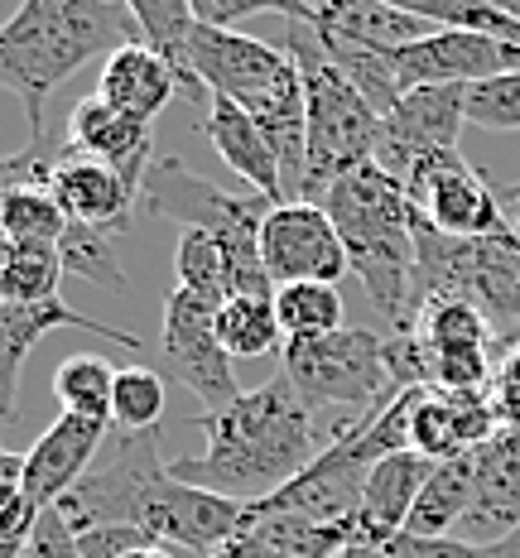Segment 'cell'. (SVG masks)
I'll list each match as a JSON object with an SVG mask.
<instances>
[{
	"mask_svg": "<svg viewBox=\"0 0 520 558\" xmlns=\"http://www.w3.org/2000/svg\"><path fill=\"white\" fill-rule=\"evenodd\" d=\"M207 145L217 149L227 169H237V179H246L256 193L285 203V173L280 159H275V145L265 140V131L256 125V116L241 111L237 101L227 97H207V121H203Z\"/></svg>",
	"mask_w": 520,
	"mask_h": 558,
	"instance_id": "obj_22",
	"label": "cell"
},
{
	"mask_svg": "<svg viewBox=\"0 0 520 558\" xmlns=\"http://www.w3.org/2000/svg\"><path fill=\"white\" fill-rule=\"evenodd\" d=\"M386 549H390V558H482L477 544L458 539V534L430 539V534H410V530H400V534H390V539H386Z\"/></svg>",
	"mask_w": 520,
	"mask_h": 558,
	"instance_id": "obj_39",
	"label": "cell"
},
{
	"mask_svg": "<svg viewBox=\"0 0 520 558\" xmlns=\"http://www.w3.org/2000/svg\"><path fill=\"white\" fill-rule=\"evenodd\" d=\"M482 558H520V525L506 534V539H496V544H477Z\"/></svg>",
	"mask_w": 520,
	"mask_h": 558,
	"instance_id": "obj_47",
	"label": "cell"
},
{
	"mask_svg": "<svg viewBox=\"0 0 520 558\" xmlns=\"http://www.w3.org/2000/svg\"><path fill=\"white\" fill-rule=\"evenodd\" d=\"M323 213L338 227L352 275L372 294L390 332L414 318V203L386 169L362 165L323 193Z\"/></svg>",
	"mask_w": 520,
	"mask_h": 558,
	"instance_id": "obj_3",
	"label": "cell"
},
{
	"mask_svg": "<svg viewBox=\"0 0 520 558\" xmlns=\"http://www.w3.org/2000/svg\"><path fill=\"white\" fill-rule=\"evenodd\" d=\"M173 275H179V289L207 299V304L222 308L231 299L227 289V255L217 246L207 231H183L179 236V251H173Z\"/></svg>",
	"mask_w": 520,
	"mask_h": 558,
	"instance_id": "obj_32",
	"label": "cell"
},
{
	"mask_svg": "<svg viewBox=\"0 0 520 558\" xmlns=\"http://www.w3.org/2000/svg\"><path fill=\"white\" fill-rule=\"evenodd\" d=\"M404 87H438V83H487V77L516 73L520 68V39L501 34H477V29H434L430 39L404 44L390 53Z\"/></svg>",
	"mask_w": 520,
	"mask_h": 558,
	"instance_id": "obj_13",
	"label": "cell"
},
{
	"mask_svg": "<svg viewBox=\"0 0 520 558\" xmlns=\"http://www.w3.org/2000/svg\"><path fill=\"white\" fill-rule=\"evenodd\" d=\"M165 418V376L149 366H121L111 390V428L116 434H149Z\"/></svg>",
	"mask_w": 520,
	"mask_h": 558,
	"instance_id": "obj_30",
	"label": "cell"
},
{
	"mask_svg": "<svg viewBox=\"0 0 520 558\" xmlns=\"http://www.w3.org/2000/svg\"><path fill=\"white\" fill-rule=\"evenodd\" d=\"M430 472H434V462L414 448L390 452V458L376 462L362 486V510H356V530H362L366 544H386L390 534L404 530V520H410L414 501H420Z\"/></svg>",
	"mask_w": 520,
	"mask_h": 558,
	"instance_id": "obj_24",
	"label": "cell"
},
{
	"mask_svg": "<svg viewBox=\"0 0 520 558\" xmlns=\"http://www.w3.org/2000/svg\"><path fill=\"white\" fill-rule=\"evenodd\" d=\"M309 29H318L323 39H342V44H362L376 53H396L404 44L430 39L434 25L404 15V10L386 5V0H309Z\"/></svg>",
	"mask_w": 520,
	"mask_h": 558,
	"instance_id": "obj_21",
	"label": "cell"
},
{
	"mask_svg": "<svg viewBox=\"0 0 520 558\" xmlns=\"http://www.w3.org/2000/svg\"><path fill=\"white\" fill-rule=\"evenodd\" d=\"M39 515H44V510L25 506V510H15L10 520H0V558H25L29 534H34V520H39Z\"/></svg>",
	"mask_w": 520,
	"mask_h": 558,
	"instance_id": "obj_44",
	"label": "cell"
},
{
	"mask_svg": "<svg viewBox=\"0 0 520 558\" xmlns=\"http://www.w3.org/2000/svg\"><path fill=\"white\" fill-rule=\"evenodd\" d=\"M400 189L410 193L414 213L434 231H444V236H492V231H506L501 197L462 155L424 159V165L410 169V179Z\"/></svg>",
	"mask_w": 520,
	"mask_h": 558,
	"instance_id": "obj_11",
	"label": "cell"
},
{
	"mask_svg": "<svg viewBox=\"0 0 520 558\" xmlns=\"http://www.w3.org/2000/svg\"><path fill=\"white\" fill-rule=\"evenodd\" d=\"M217 337L231 356H270L285 352V332L275 318V299H256V294H231L217 308Z\"/></svg>",
	"mask_w": 520,
	"mask_h": 558,
	"instance_id": "obj_26",
	"label": "cell"
},
{
	"mask_svg": "<svg viewBox=\"0 0 520 558\" xmlns=\"http://www.w3.org/2000/svg\"><path fill=\"white\" fill-rule=\"evenodd\" d=\"M125 558H173V554L159 549V544H145V549H135V554H125Z\"/></svg>",
	"mask_w": 520,
	"mask_h": 558,
	"instance_id": "obj_50",
	"label": "cell"
},
{
	"mask_svg": "<svg viewBox=\"0 0 520 558\" xmlns=\"http://www.w3.org/2000/svg\"><path fill=\"white\" fill-rule=\"evenodd\" d=\"M511 231H516V241H520V189L511 193Z\"/></svg>",
	"mask_w": 520,
	"mask_h": 558,
	"instance_id": "obj_51",
	"label": "cell"
},
{
	"mask_svg": "<svg viewBox=\"0 0 520 558\" xmlns=\"http://www.w3.org/2000/svg\"><path fill=\"white\" fill-rule=\"evenodd\" d=\"M275 318H280L285 342H304L342 328V294L338 284H318V279H299V284L275 289Z\"/></svg>",
	"mask_w": 520,
	"mask_h": 558,
	"instance_id": "obj_27",
	"label": "cell"
},
{
	"mask_svg": "<svg viewBox=\"0 0 520 558\" xmlns=\"http://www.w3.org/2000/svg\"><path fill=\"white\" fill-rule=\"evenodd\" d=\"M49 193L58 197V207H63L77 227L107 231V236L131 227V213H135V203H141V189L125 183V173H116L111 165H101V159L77 155L73 145L58 159Z\"/></svg>",
	"mask_w": 520,
	"mask_h": 558,
	"instance_id": "obj_19",
	"label": "cell"
},
{
	"mask_svg": "<svg viewBox=\"0 0 520 558\" xmlns=\"http://www.w3.org/2000/svg\"><path fill=\"white\" fill-rule=\"evenodd\" d=\"M68 155V140L63 135H29L15 155H0V203L20 189H49L58 159Z\"/></svg>",
	"mask_w": 520,
	"mask_h": 558,
	"instance_id": "obj_35",
	"label": "cell"
},
{
	"mask_svg": "<svg viewBox=\"0 0 520 558\" xmlns=\"http://www.w3.org/2000/svg\"><path fill=\"white\" fill-rule=\"evenodd\" d=\"M159 352L173 380H183L207 410H222L241 395L237 371H231V352L217 337V304L189 294V289H173L165 299V337H159Z\"/></svg>",
	"mask_w": 520,
	"mask_h": 558,
	"instance_id": "obj_9",
	"label": "cell"
},
{
	"mask_svg": "<svg viewBox=\"0 0 520 558\" xmlns=\"http://www.w3.org/2000/svg\"><path fill=\"white\" fill-rule=\"evenodd\" d=\"M332 558H390L386 544H366V539H356V544H347L342 554H332Z\"/></svg>",
	"mask_w": 520,
	"mask_h": 558,
	"instance_id": "obj_48",
	"label": "cell"
},
{
	"mask_svg": "<svg viewBox=\"0 0 520 558\" xmlns=\"http://www.w3.org/2000/svg\"><path fill=\"white\" fill-rule=\"evenodd\" d=\"M280 5V15H289V20H304L309 15V0H275Z\"/></svg>",
	"mask_w": 520,
	"mask_h": 558,
	"instance_id": "obj_49",
	"label": "cell"
},
{
	"mask_svg": "<svg viewBox=\"0 0 520 558\" xmlns=\"http://www.w3.org/2000/svg\"><path fill=\"white\" fill-rule=\"evenodd\" d=\"M285 49L299 63L304 97H309V155H304V193H299V203H323V193L332 183L376 159L380 111L323 53V44L314 39V29L304 20H289Z\"/></svg>",
	"mask_w": 520,
	"mask_h": 558,
	"instance_id": "obj_5",
	"label": "cell"
},
{
	"mask_svg": "<svg viewBox=\"0 0 520 558\" xmlns=\"http://www.w3.org/2000/svg\"><path fill=\"white\" fill-rule=\"evenodd\" d=\"M241 530H246V506L203 492L193 482H179L173 472H165V482L155 486L145 506V534L155 544H173V549L217 554Z\"/></svg>",
	"mask_w": 520,
	"mask_h": 558,
	"instance_id": "obj_14",
	"label": "cell"
},
{
	"mask_svg": "<svg viewBox=\"0 0 520 558\" xmlns=\"http://www.w3.org/2000/svg\"><path fill=\"white\" fill-rule=\"evenodd\" d=\"M261 260L270 270L275 289L299 284V279H318V284H338L352 270L347 246L323 213V203H275L261 227Z\"/></svg>",
	"mask_w": 520,
	"mask_h": 558,
	"instance_id": "obj_12",
	"label": "cell"
},
{
	"mask_svg": "<svg viewBox=\"0 0 520 558\" xmlns=\"http://www.w3.org/2000/svg\"><path fill=\"white\" fill-rule=\"evenodd\" d=\"M141 39L125 0H20L0 25V92L25 107L29 135H49V92L92 58Z\"/></svg>",
	"mask_w": 520,
	"mask_h": 558,
	"instance_id": "obj_2",
	"label": "cell"
},
{
	"mask_svg": "<svg viewBox=\"0 0 520 558\" xmlns=\"http://www.w3.org/2000/svg\"><path fill=\"white\" fill-rule=\"evenodd\" d=\"M468 510H472V458L434 462V472H430V482H424L410 520H404V530L444 539V534H458Z\"/></svg>",
	"mask_w": 520,
	"mask_h": 558,
	"instance_id": "obj_25",
	"label": "cell"
},
{
	"mask_svg": "<svg viewBox=\"0 0 520 558\" xmlns=\"http://www.w3.org/2000/svg\"><path fill=\"white\" fill-rule=\"evenodd\" d=\"M0 428H5V424H0Z\"/></svg>",
	"mask_w": 520,
	"mask_h": 558,
	"instance_id": "obj_54",
	"label": "cell"
},
{
	"mask_svg": "<svg viewBox=\"0 0 520 558\" xmlns=\"http://www.w3.org/2000/svg\"><path fill=\"white\" fill-rule=\"evenodd\" d=\"M141 203L145 213L169 217L183 231H207L222 246L231 294L275 299V279L261 260V227L270 217L275 197H265L256 189L231 193L222 183L193 173L179 155H155V165L145 169V183H141Z\"/></svg>",
	"mask_w": 520,
	"mask_h": 558,
	"instance_id": "obj_4",
	"label": "cell"
},
{
	"mask_svg": "<svg viewBox=\"0 0 520 558\" xmlns=\"http://www.w3.org/2000/svg\"><path fill=\"white\" fill-rule=\"evenodd\" d=\"M25 452L0 448V520H10L15 510H25Z\"/></svg>",
	"mask_w": 520,
	"mask_h": 558,
	"instance_id": "obj_43",
	"label": "cell"
},
{
	"mask_svg": "<svg viewBox=\"0 0 520 558\" xmlns=\"http://www.w3.org/2000/svg\"><path fill=\"white\" fill-rule=\"evenodd\" d=\"M111 390H116V366H107L97 352H73L53 371V395L63 404V414L107 418L111 424Z\"/></svg>",
	"mask_w": 520,
	"mask_h": 558,
	"instance_id": "obj_28",
	"label": "cell"
},
{
	"mask_svg": "<svg viewBox=\"0 0 520 558\" xmlns=\"http://www.w3.org/2000/svg\"><path fill=\"white\" fill-rule=\"evenodd\" d=\"M472 458V510L458 525V539L496 544L520 525V434L501 428Z\"/></svg>",
	"mask_w": 520,
	"mask_h": 558,
	"instance_id": "obj_17",
	"label": "cell"
},
{
	"mask_svg": "<svg viewBox=\"0 0 520 558\" xmlns=\"http://www.w3.org/2000/svg\"><path fill=\"white\" fill-rule=\"evenodd\" d=\"M492 414L501 428H516L520 434V337L516 342L501 347V356H496V376H492Z\"/></svg>",
	"mask_w": 520,
	"mask_h": 558,
	"instance_id": "obj_38",
	"label": "cell"
},
{
	"mask_svg": "<svg viewBox=\"0 0 520 558\" xmlns=\"http://www.w3.org/2000/svg\"><path fill=\"white\" fill-rule=\"evenodd\" d=\"M58 328H83L97 332L107 342L125 347V352H141V337L121 332L111 323H97L87 313L68 308L63 299H49V304H15V299H0V424H10L20 410V371H25L29 352Z\"/></svg>",
	"mask_w": 520,
	"mask_h": 558,
	"instance_id": "obj_15",
	"label": "cell"
},
{
	"mask_svg": "<svg viewBox=\"0 0 520 558\" xmlns=\"http://www.w3.org/2000/svg\"><path fill=\"white\" fill-rule=\"evenodd\" d=\"M496 10H506L511 20H520V0H496Z\"/></svg>",
	"mask_w": 520,
	"mask_h": 558,
	"instance_id": "obj_52",
	"label": "cell"
},
{
	"mask_svg": "<svg viewBox=\"0 0 520 558\" xmlns=\"http://www.w3.org/2000/svg\"><path fill=\"white\" fill-rule=\"evenodd\" d=\"M492 5H496V0H492Z\"/></svg>",
	"mask_w": 520,
	"mask_h": 558,
	"instance_id": "obj_53",
	"label": "cell"
},
{
	"mask_svg": "<svg viewBox=\"0 0 520 558\" xmlns=\"http://www.w3.org/2000/svg\"><path fill=\"white\" fill-rule=\"evenodd\" d=\"M145 544H155V539H149L145 530H135V525H97V530L77 534L83 558H125V554L145 549Z\"/></svg>",
	"mask_w": 520,
	"mask_h": 558,
	"instance_id": "obj_41",
	"label": "cell"
},
{
	"mask_svg": "<svg viewBox=\"0 0 520 558\" xmlns=\"http://www.w3.org/2000/svg\"><path fill=\"white\" fill-rule=\"evenodd\" d=\"M111 438L107 418H83V414H58L39 434V444L25 452V501L34 510L58 506L73 482L97 462L101 444Z\"/></svg>",
	"mask_w": 520,
	"mask_h": 558,
	"instance_id": "obj_16",
	"label": "cell"
},
{
	"mask_svg": "<svg viewBox=\"0 0 520 558\" xmlns=\"http://www.w3.org/2000/svg\"><path fill=\"white\" fill-rule=\"evenodd\" d=\"M189 5H193V20H198V25H213V29H237V20L280 10L275 0H189Z\"/></svg>",
	"mask_w": 520,
	"mask_h": 558,
	"instance_id": "obj_42",
	"label": "cell"
},
{
	"mask_svg": "<svg viewBox=\"0 0 520 558\" xmlns=\"http://www.w3.org/2000/svg\"><path fill=\"white\" fill-rule=\"evenodd\" d=\"M63 255L49 251V246H20L15 255V270H10V284H5V299L15 304H49L58 299V284H63Z\"/></svg>",
	"mask_w": 520,
	"mask_h": 558,
	"instance_id": "obj_36",
	"label": "cell"
},
{
	"mask_svg": "<svg viewBox=\"0 0 520 558\" xmlns=\"http://www.w3.org/2000/svg\"><path fill=\"white\" fill-rule=\"evenodd\" d=\"M193 428H203L207 448L198 458L169 462V472L241 506L275 496L328 448L318 438V414L289 386L285 371L256 390H241L222 410H207Z\"/></svg>",
	"mask_w": 520,
	"mask_h": 558,
	"instance_id": "obj_1",
	"label": "cell"
},
{
	"mask_svg": "<svg viewBox=\"0 0 520 558\" xmlns=\"http://www.w3.org/2000/svg\"><path fill=\"white\" fill-rule=\"evenodd\" d=\"M25 558H83V549H77V534L68 530V520L58 515V506H49L39 520H34Z\"/></svg>",
	"mask_w": 520,
	"mask_h": 558,
	"instance_id": "obj_40",
	"label": "cell"
},
{
	"mask_svg": "<svg viewBox=\"0 0 520 558\" xmlns=\"http://www.w3.org/2000/svg\"><path fill=\"white\" fill-rule=\"evenodd\" d=\"M169 462L159 458V428L149 434H111L97 462L77 476L73 492L58 501L68 530L83 534L97 525H135L145 530V506L165 482Z\"/></svg>",
	"mask_w": 520,
	"mask_h": 558,
	"instance_id": "obj_7",
	"label": "cell"
},
{
	"mask_svg": "<svg viewBox=\"0 0 520 558\" xmlns=\"http://www.w3.org/2000/svg\"><path fill=\"white\" fill-rule=\"evenodd\" d=\"M63 140L87 159H101L116 173H125V183L141 189L145 169L155 165V131L141 116H125L116 111L111 101L101 97H83L73 111H68V131Z\"/></svg>",
	"mask_w": 520,
	"mask_h": 558,
	"instance_id": "obj_20",
	"label": "cell"
},
{
	"mask_svg": "<svg viewBox=\"0 0 520 558\" xmlns=\"http://www.w3.org/2000/svg\"><path fill=\"white\" fill-rule=\"evenodd\" d=\"M125 5H131L135 25H141V34H145V44L155 53H165L173 63V73H179L183 68V44H189L193 25H198V20H193V5L189 0H125Z\"/></svg>",
	"mask_w": 520,
	"mask_h": 558,
	"instance_id": "obj_34",
	"label": "cell"
},
{
	"mask_svg": "<svg viewBox=\"0 0 520 558\" xmlns=\"http://www.w3.org/2000/svg\"><path fill=\"white\" fill-rule=\"evenodd\" d=\"M501 434L487 395H454V390H420L410 410V448L430 462H454Z\"/></svg>",
	"mask_w": 520,
	"mask_h": 558,
	"instance_id": "obj_18",
	"label": "cell"
},
{
	"mask_svg": "<svg viewBox=\"0 0 520 558\" xmlns=\"http://www.w3.org/2000/svg\"><path fill=\"white\" fill-rule=\"evenodd\" d=\"M386 5L404 10V15L424 20L434 29H477V34H501V39H520V20L496 10L492 0H386Z\"/></svg>",
	"mask_w": 520,
	"mask_h": 558,
	"instance_id": "obj_31",
	"label": "cell"
},
{
	"mask_svg": "<svg viewBox=\"0 0 520 558\" xmlns=\"http://www.w3.org/2000/svg\"><path fill=\"white\" fill-rule=\"evenodd\" d=\"M0 227L20 241V246H49L58 251L73 227V217L58 207V197L49 189H20L0 203Z\"/></svg>",
	"mask_w": 520,
	"mask_h": 558,
	"instance_id": "obj_29",
	"label": "cell"
},
{
	"mask_svg": "<svg viewBox=\"0 0 520 558\" xmlns=\"http://www.w3.org/2000/svg\"><path fill=\"white\" fill-rule=\"evenodd\" d=\"M173 92H183L179 73L165 53H155L149 44H121L116 53H107L97 77V97L111 101L116 111L141 116V121H155L159 111L173 101Z\"/></svg>",
	"mask_w": 520,
	"mask_h": 558,
	"instance_id": "obj_23",
	"label": "cell"
},
{
	"mask_svg": "<svg viewBox=\"0 0 520 558\" xmlns=\"http://www.w3.org/2000/svg\"><path fill=\"white\" fill-rule=\"evenodd\" d=\"M58 255H63V270L68 275H83L87 284L111 289V294H121V289H125L121 255H116L107 231H92V227L73 222V227H68V236H63V246H58Z\"/></svg>",
	"mask_w": 520,
	"mask_h": 558,
	"instance_id": "obj_33",
	"label": "cell"
},
{
	"mask_svg": "<svg viewBox=\"0 0 520 558\" xmlns=\"http://www.w3.org/2000/svg\"><path fill=\"white\" fill-rule=\"evenodd\" d=\"M280 371L289 386L304 395L314 414H328V444L366 424L376 410H386L390 371H386V337L366 328H338L304 342H285Z\"/></svg>",
	"mask_w": 520,
	"mask_h": 558,
	"instance_id": "obj_6",
	"label": "cell"
},
{
	"mask_svg": "<svg viewBox=\"0 0 520 558\" xmlns=\"http://www.w3.org/2000/svg\"><path fill=\"white\" fill-rule=\"evenodd\" d=\"M468 125V87L438 83V87H414L400 97V107L380 116V145L376 165L390 179H410L414 165L438 155H458V135Z\"/></svg>",
	"mask_w": 520,
	"mask_h": 558,
	"instance_id": "obj_10",
	"label": "cell"
},
{
	"mask_svg": "<svg viewBox=\"0 0 520 558\" xmlns=\"http://www.w3.org/2000/svg\"><path fill=\"white\" fill-rule=\"evenodd\" d=\"M207 558H275V554H265L261 544L251 539V534H237V539L222 544V549H217V554H207Z\"/></svg>",
	"mask_w": 520,
	"mask_h": 558,
	"instance_id": "obj_45",
	"label": "cell"
},
{
	"mask_svg": "<svg viewBox=\"0 0 520 558\" xmlns=\"http://www.w3.org/2000/svg\"><path fill=\"white\" fill-rule=\"evenodd\" d=\"M15 255H20V241L0 227V299H5V284H10V270H15Z\"/></svg>",
	"mask_w": 520,
	"mask_h": 558,
	"instance_id": "obj_46",
	"label": "cell"
},
{
	"mask_svg": "<svg viewBox=\"0 0 520 558\" xmlns=\"http://www.w3.org/2000/svg\"><path fill=\"white\" fill-rule=\"evenodd\" d=\"M468 125H477V131H520V68L468 87Z\"/></svg>",
	"mask_w": 520,
	"mask_h": 558,
	"instance_id": "obj_37",
	"label": "cell"
},
{
	"mask_svg": "<svg viewBox=\"0 0 520 558\" xmlns=\"http://www.w3.org/2000/svg\"><path fill=\"white\" fill-rule=\"evenodd\" d=\"M420 347L424 390L487 395L496 376V328L472 299H424L404 323Z\"/></svg>",
	"mask_w": 520,
	"mask_h": 558,
	"instance_id": "obj_8",
	"label": "cell"
}]
</instances>
